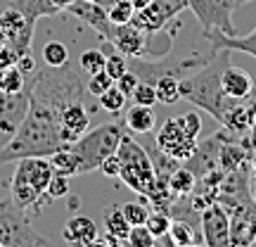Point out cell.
Wrapping results in <instances>:
<instances>
[{
	"label": "cell",
	"mask_w": 256,
	"mask_h": 247,
	"mask_svg": "<svg viewBox=\"0 0 256 247\" xmlns=\"http://www.w3.org/2000/svg\"><path fill=\"white\" fill-rule=\"evenodd\" d=\"M62 147H66V143L62 138L60 112L52 105L43 102L40 98L31 95L28 112L19 131L0 150V166L24 159V157H50Z\"/></svg>",
	"instance_id": "6da1fadb"
},
{
	"label": "cell",
	"mask_w": 256,
	"mask_h": 247,
	"mask_svg": "<svg viewBox=\"0 0 256 247\" xmlns=\"http://www.w3.org/2000/svg\"><path fill=\"white\" fill-rule=\"evenodd\" d=\"M228 55L230 50H216L209 62L202 64L197 72L188 74L185 79H180V100H188L194 107L209 112L218 124H223L228 110L238 102L228 95H223V91H220V72L230 62Z\"/></svg>",
	"instance_id": "7a4b0ae2"
},
{
	"label": "cell",
	"mask_w": 256,
	"mask_h": 247,
	"mask_svg": "<svg viewBox=\"0 0 256 247\" xmlns=\"http://www.w3.org/2000/svg\"><path fill=\"white\" fill-rule=\"evenodd\" d=\"M121 138H124V128L119 124H100V126L86 131L66 147L78 157L81 174H90L95 169H100L104 157L114 155L119 150Z\"/></svg>",
	"instance_id": "3957f363"
},
{
	"label": "cell",
	"mask_w": 256,
	"mask_h": 247,
	"mask_svg": "<svg viewBox=\"0 0 256 247\" xmlns=\"http://www.w3.org/2000/svg\"><path fill=\"white\" fill-rule=\"evenodd\" d=\"M116 155H119V159H121L119 178L133 192L147 195L150 188H152V183H154V166H152V159L147 155L145 145H140L136 138H130L124 133Z\"/></svg>",
	"instance_id": "277c9868"
},
{
	"label": "cell",
	"mask_w": 256,
	"mask_h": 247,
	"mask_svg": "<svg viewBox=\"0 0 256 247\" xmlns=\"http://www.w3.org/2000/svg\"><path fill=\"white\" fill-rule=\"evenodd\" d=\"M0 242L2 247L50 245V240L36 233V228L31 226L26 211L19 209L10 197L0 200Z\"/></svg>",
	"instance_id": "5b68a950"
},
{
	"label": "cell",
	"mask_w": 256,
	"mask_h": 247,
	"mask_svg": "<svg viewBox=\"0 0 256 247\" xmlns=\"http://www.w3.org/2000/svg\"><path fill=\"white\" fill-rule=\"evenodd\" d=\"M28 102H31V76H28V83L24 91H0V150L8 145L19 131V126H22V121H24L28 112Z\"/></svg>",
	"instance_id": "8992f818"
},
{
	"label": "cell",
	"mask_w": 256,
	"mask_h": 247,
	"mask_svg": "<svg viewBox=\"0 0 256 247\" xmlns=\"http://www.w3.org/2000/svg\"><path fill=\"white\" fill-rule=\"evenodd\" d=\"M188 8L194 12L202 34L204 31L235 34V24H232V15L238 10L235 0H188Z\"/></svg>",
	"instance_id": "52a82bcc"
},
{
	"label": "cell",
	"mask_w": 256,
	"mask_h": 247,
	"mask_svg": "<svg viewBox=\"0 0 256 247\" xmlns=\"http://www.w3.org/2000/svg\"><path fill=\"white\" fill-rule=\"evenodd\" d=\"M197 140L200 138L190 136L188 131L183 128L180 119L174 117V119H166L159 131L154 133V143L159 150H164L168 157H174L178 162H185L188 157L194 152V147H197Z\"/></svg>",
	"instance_id": "ba28073f"
},
{
	"label": "cell",
	"mask_w": 256,
	"mask_h": 247,
	"mask_svg": "<svg viewBox=\"0 0 256 247\" xmlns=\"http://www.w3.org/2000/svg\"><path fill=\"white\" fill-rule=\"evenodd\" d=\"M218 202L223 207H238L254 202L252 195V162H244L242 166L226 174L223 183L218 188Z\"/></svg>",
	"instance_id": "9c48e42d"
},
{
	"label": "cell",
	"mask_w": 256,
	"mask_h": 247,
	"mask_svg": "<svg viewBox=\"0 0 256 247\" xmlns=\"http://www.w3.org/2000/svg\"><path fill=\"white\" fill-rule=\"evenodd\" d=\"M200 226H202V238L206 247H228L230 245V216L228 209L214 202L200 214Z\"/></svg>",
	"instance_id": "30bf717a"
},
{
	"label": "cell",
	"mask_w": 256,
	"mask_h": 247,
	"mask_svg": "<svg viewBox=\"0 0 256 247\" xmlns=\"http://www.w3.org/2000/svg\"><path fill=\"white\" fill-rule=\"evenodd\" d=\"M0 27H2V31H5L8 43L17 50L19 55L31 53V41H34V29H36V24L28 22L14 5L8 8L2 15H0Z\"/></svg>",
	"instance_id": "8fae6325"
},
{
	"label": "cell",
	"mask_w": 256,
	"mask_h": 247,
	"mask_svg": "<svg viewBox=\"0 0 256 247\" xmlns=\"http://www.w3.org/2000/svg\"><path fill=\"white\" fill-rule=\"evenodd\" d=\"M230 216V245L247 247L256 242V202L226 207Z\"/></svg>",
	"instance_id": "7c38bea8"
},
{
	"label": "cell",
	"mask_w": 256,
	"mask_h": 247,
	"mask_svg": "<svg viewBox=\"0 0 256 247\" xmlns=\"http://www.w3.org/2000/svg\"><path fill=\"white\" fill-rule=\"evenodd\" d=\"M223 136H226V131H216L211 138L206 140H197V147H194V152H192L188 159L183 162V166H188L192 174L197 176H204L214 171V169H218V162H220V145H223Z\"/></svg>",
	"instance_id": "4fadbf2b"
},
{
	"label": "cell",
	"mask_w": 256,
	"mask_h": 247,
	"mask_svg": "<svg viewBox=\"0 0 256 247\" xmlns=\"http://www.w3.org/2000/svg\"><path fill=\"white\" fill-rule=\"evenodd\" d=\"M107 43L114 46V50H119L121 55L126 57H145L147 53V34L136 29L130 22L128 24H114Z\"/></svg>",
	"instance_id": "5bb4252c"
},
{
	"label": "cell",
	"mask_w": 256,
	"mask_h": 247,
	"mask_svg": "<svg viewBox=\"0 0 256 247\" xmlns=\"http://www.w3.org/2000/svg\"><path fill=\"white\" fill-rule=\"evenodd\" d=\"M64 12H69V15H74V17H78L81 22H86L92 31L100 34L102 41L110 38L114 24H112L110 17H107V8H104V5L95 3V0H74Z\"/></svg>",
	"instance_id": "9a60e30c"
},
{
	"label": "cell",
	"mask_w": 256,
	"mask_h": 247,
	"mask_svg": "<svg viewBox=\"0 0 256 247\" xmlns=\"http://www.w3.org/2000/svg\"><path fill=\"white\" fill-rule=\"evenodd\" d=\"M60 124H62V138L66 145H72L78 136H83L90 126V114L86 110L83 100L66 102L60 110Z\"/></svg>",
	"instance_id": "2e32d148"
},
{
	"label": "cell",
	"mask_w": 256,
	"mask_h": 247,
	"mask_svg": "<svg viewBox=\"0 0 256 247\" xmlns=\"http://www.w3.org/2000/svg\"><path fill=\"white\" fill-rule=\"evenodd\" d=\"M220 91L232 100H247L254 95V81L247 69L228 62L220 72Z\"/></svg>",
	"instance_id": "e0dca14e"
},
{
	"label": "cell",
	"mask_w": 256,
	"mask_h": 247,
	"mask_svg": "<svg viewBox=\"0 0 256 247\" xmlns=\"http://www.w3.org/2000/svg\"><path fill=\"white\" fill-rule=\"evenodd\" d=\"M204 38L211 43L214 50H230V53H247L256 57V29L247 36L238 34H223V31H204Z\"/></svg>",
	"instance_id": "ac0fdd59"
},
{
	"label": "cell",
	"mask_w": 256,
	"mask_h": 247,
	"mask_svg": "<svg viewBox=\"0 0 256 247\" xmlns=\"http://www.w3.org/2000/svg\"><path fill=\"white\" fill-rule=\"evenodd\" d=\"M17 166L26 174L28 183L34 185L40 195H46L48 183L55 174V166L50 162V157H24V159H17Z\"/></svg>",
	"instance_id": "d6986e66"
},
{
	"label": "cell",
	"mask_w": 256,
	"mask_h": 247,
	"mask_svg": "<svg viewBox=\"0 0 256 247\" xmlns=\"http://www.w3.org/2000/svg\"><path fill=\"white\" fill-rule=\"evenodd\" d=\"M62 235L66 242L72 245H98V223L90 219V216H72V219L64 223Z\"/></svg>",
	"instance_id": "ffe728a7"
},
{
	"label": "cell",
	"mask_w": 256,
	"mask_h": 247,
	"mask_svg": "<svg viewBox=\"0 0 256 247\" xmlns=\"http://www.w3.org/2000/svg\"><path fill=\"white\" fill-rule=\"evenodd\" d=\"M40 197H43V195L28 183L26 174L17 166V169H14V174H12V181H10V200L14 202L19 209L26 211V209H31V207H36Z\"/></svg>",
	"instance_id": "44dd1931"
},
{
	"label": "cell",
	"mask_w": 256,
	"mask_h": 247,
	"mask_svg": "<svg viewBox=\"0 0 256 247\" xmlns=\"http://www.w3.org/2000/svg\"><path fill=\"white\" fill-rule=\"evenodd\" d=\"M130 24L140 31H145V34H152V31H159V29H166L168 24V19L164 17V12L156 8L154 3H150L145 8H140L133 12V17H130Z\"/></svg>",
	"instance_id": "7402d4cb"
},
{
	"label": "cell",
	"mask_w": 256,
	"mask_h": 247,
	"mask_svg": "<svg viewBox=\"0 0 256 247\" xmlns=\"http://www.w3.org/2000/svg\"><path fill=\"white\" fill-rule=\"evenodd\" d=\"M154 124H156V119H154V110H152V107L133 105V107L126 112V128L133 131L136 136H147V133H152Z\"/></svg>",
	"instance_id": "603a6c76"
},
{
	"label": "cell",
	"mask_w": 256,
	"mask_h": 247,
	"mask_svg": "<svg viewBox=\"0 0 256 247\" xmlns=\"http://www.w3.org/2000/svg\"><path fill=\"white\" fill-rule=\"evenodd\" d=\"M168 238L174 247H190V245H204L202 230L194 228L192 223L183 219H171V228H168Z\"/></svg>",
	"instance_id": "cb8c5ba5"
},
{
	"label": "cell",
	"mask_w": 256,
	"mask_h": 247,
	"mask_svg": "<svg viewBox=\"0 0 256 247\" xmlns=\"http://www.w3.org/2000/svg\"><path fill=\"white\" fill-rule=\"evenodd\" d=\"M12 5H14L28 22H34V24L43 17H55V15H60V10H57L50 0H12Z\"/></svg>",
	"instance_id": "d4e9b609"
},
{
	"label": "cell",
	"mask_w": 256,
	"mask_h": 247,
	"mask_svg": "<svg viewBox=\"0 0 256 247\" xmlns=\"http://www.w3.org/2000/svg\"><path fill=\"white\" fill-rule=\"evenodd\" d=\"M104 233H110L114 238H119L121 242H126L128 233H130V223L124 216L121 204H112L110 209L104 211Z\"/></svg>",
	"instance_id": "484cf974"
},
{
	"label": "cell",
	"mask_w": 256,
	"mask_h": 247,
	"mask_svg": "<svg viewBox=\"0 0 256 247\" xmlns=\"http://www.w3.org/2000/svg\"><path fill=\"white\" fill-rule=\"evenodd\" d=\"M154 91H156V100L162 105H174L180 100V79L174 74H164L154 81Z\"/></svg>",
	"instance_id": "4316f807"
},
{
	"label": "cell",
	"mask_w": 256,
	"mask_h": 247,
	"mask_svg": "<svg viewBox=\"0 0 256 247\" xmlns=\"http://www.w3.org/2000/svg\"><path fill=\"white\" fill-rule=\"evenodd\" d=\"M194 185H197V176L192 174L188 166H176L171 176H168V188L174 190L176 197H185V195H190L194 190Z\"/></svg>",
	"instance_id": "83f0119b"
},
{
	"label": "cell",
	"mask_w": 256,
	"mask_h": 247,
	"mask_svg": "<svg viewBox=\"0 0 256 247\" xmlns=\"http://www.w3.org/2000/svg\"><path fill=\"white\" fill-rule=\"evenodd\" d=\"M50 162L55 166L57 174H64V176H81V166H78V157L74 155L69 147H62V150H57L50 155Z\"/></svg>",
	"instance_id": "f1b7e54d"
},
{
	"label": "cell",
	"mask_w": 256,
	"mask_h": 247,
	"mask_svg": "<svg viewBox=\"0 0 256 247\" xmlns=\"http://www.w3.org/2000/svg\"><path fill=\"white\" fill-rule=\"evenodd\" d=\"M26 83H28V76L19 69L17 64H12V67H5V69H2V76H0V91L19 93V91L26 88Z\"/></svg>",
	"instance_id": "f546056e"
},
{
	"label": "cell",
	"mask_w": 256,
	"mask_h": 247,
	"mask_svg": "<svg viewBox=\"0 0 256 247\" xmlns=\"http://www.w3.org/2000/svg\"><path fill=\"white\" fill-rule=\"evenodd\" d=\"M98 100H100V107L104 112H110V114H121V112L126 110L128 95H126V93H121V88L114 83L112 88H107V91L102 93Z\"/></svg>",
	"instance_id": "4dcf8cb0"
},
{
	"label": "cell",
	"mask_w": 256,
	"mask_h": 247,
	"mask_svg": "<svg viewBox=\"0 0 256 247\" xmlns=\"http://www.w3.org/2000/svg\"><path fill=\"white\" fill-rule=\"evenodd\" d=\"M121 211H124V216H126V221L130 226H140V223L147 221L152 207H150V202H147L145 197H140V202H124V204H121Z\"/></svg>",
	"instance_id": "1f68e13d"
},
{
	"label": "cell",
	"mask_w": 256,
	"mask_h": 247,
	"mask_svg": "<svg viewBox=\"0 0 256 247\" xmlns=\"http://www.w3.org/2000/svg\"><path fill=\"white\" fill-rule=\"evenodd\" d=\"M43 62L46 67H62L69 62V48L62 41H48L43 46Z\"/></svg>",
	"instance_id": "d6a6232c"
},
{
	"label": "cell",
	"mask_w": 256,
	"mask_h": 247,
	"mask_svg": "<svg viewBox=\"0 0 256 247\" xmlns=\"http://www.w3.org/2000/svg\"><path fill=\"white\" fill-rule=\"evenodd\" d=\"M104 62H107V55H104L102 50H98V48H90V50H83L81 53V57H78V69L90 76V74L104 69Z\"/></svg>",
	"instance_id": "836d02e7"
},
{
	"label": "cell",
	"mask_w": 256,
	"mask_h": 247,
	"mask_svg": "<svg viewBox=\"0 0 256 247\" xmlns=\"http://www.w3.org/2000/svg\"><path fill=\"white\" fill-rule=\"evenodd\" d=\"M145 226L152 230V235H154L156 240L166 238V235H168V228H171V216L162 209H152L145 221Z\"/></svg>",
	"instance_id": "e575fe53"
},
{
	"label": "cell",
	"mask_w": 256,
	"mask_h": 247,
	"mask_svg": "<svg viewBox=\"0 0 256 247\" xmlns=\"http://www.w3.org/2000/svg\"><path fill=\"white\" fill-rule=\"evenodd\" d=\"M133 12H136V8H133L130 0H114L107 5V17H110L112 24H128Z\"/></svg>",
	"instance_id": "d590c367"
},
{
	"label": "cell",
	"mask_w": 256,
	"mask_h": 247,
	"mask_svg": "<svg viewBox=\"0 0 256 247\" xmlns=\"http://www.w3.org/2000/svg\"><path fill=\"white\" fill-rule=\"evenodd\" d=\"M126 245H130V247H154L156 238L152 235V230L147 228L145 223H140V226H130Z\"/></svg>",
	"instance_id": "8d00e7d4"
},
{
	"label": "cell",
	"mask_w": 256,
	"mask_h": 247,
	"mask_svg": "<svg viewBox=\"0 0 256 247\" xmlns=\"http://www.w3.org/2000/svg\"><path fill=\"white\" fill-rule=\"evenodd\" d=\"M112 86H114V79L104 69H100V72L90 74V79L86 83V91L90 93V95H95V98H100L102 93L107 91V88H112Z\"/></svg>",
	"instance_id": "74e56055"
},
{
	"label": "cell",
	"mask_w": 256,
	"mask_h": 247,
	"mask_svg": "<svg viewBox=\"0 0 256 247\" xmlns=\"http://www.w3.org/2000/svg\"><path fill=\"white\" fill-rule=\"evenodd\" d=\"M133 102L136 105H145V107H154L156 102V91H154V83H147V81H140L133 91Z\"/></svg>",
	"instance_id": "f35d334b"
},
{
	"label": "cell",
	"mask_w": 256,
	"mask_h": 247,
	"mask_svg": "<svg viewBox=\"0 0 256 247\" xmlns=\"http://www.w3.org/2000/svg\"><path fill=\"white\" fill-rule=\"evenodd\" d=\"M46 195L50 197V200H60V197H64V195H69V176L64 174H52V178H50V183H48V190Z\"/></svg>",
	"instance_id": "ab89813d"
},
{
	"label": "cell",
	"mask_w": 256,
	"mask_h": 247,
	"mask_svg": "<svg viewBox=\"0 0 256 247\" xmlns=\"http://www.w3.org/2000/svg\"><path fill=\"white\" fill-rule=\"evenodd\" d=\"M128 69V57L126 55H121L119 50L116 53H112V55H107V62H104V72L110 74L112 79L116 81L121 74Z\"/></svg>",
	"instance_id": "60d3db41"
},
{
	"label": "cell",
	"mask_w": 256,
	"mask_h": 247,
	"mask_svg": "<svg viewBox=\"0 0 256 247\" xmlns=\"http://www.w3.org/2000/svg\"><path fill=\"white\" fill-rule=\"evenodd\" d=\"M152 3L164 12V17L168 19V22H174L183 10H188V0H152Z\"/></svg>",
	"instance_id": "b9f144b4"
},
{
	"label": "cell",
	"mask_w": 256,
	"mask_h": 247,
	"mask_svg": "<svg viewBox=\"0 0 256 247\" xmlns=\"http://www.w3.org/2000/svg\"><path fill=\"white\" fill-rule=\"evenodd\" d=\"M180 119V124H183V128L190 133V136L194 138H200V131H202V117H200V112H185V114H180L178 117Z\"/></svg>",
	"instance_id": "7bdbcfd3"
},
{
	"label": "cell",
	"mask_w": 256,
	"mask_h": 247,
	"mask_svg": "<svg viewBox=\"0 0 256 247\" xmlns=\"http://www.w3.org/2000/svg\"><path fill=\"white\" fill-rule=\"evenodd\" d=\"M114 83L121 88V93H126L128 98H130V95H133V91H136V86L140 83V79H138V74L133 72V69H126V72L121 74Z\"/></svg>",
	"instance_id": "ee69618b"
},
{
	"label": "cell",
	"mask_w": 256,
	"mask_h": 247,
	"mask_svg": "<svg viewBox=\"0 0 256 247\" xmlns=\"http://www.w3.org/2000/svg\"><path fill=\"white\" fill-rule=\"evenodd\" d=\"M100 171L104 176H110V178H119V171H121V159H119V155L114 152V155L104 157V159H102V164H100Z\"/></svg>",
	"instance_id": "f6af8a7d"
},
{
	"label": "cell",
	"mask_w": 256,
	"mask_h": 247,
	"mask_svg": "<svg viewBox=\"0 0 256 247\" xmlns=\"http://www.w3.org/2000/svg\"><path fill=\"white\" fill-rule=\"evenodd\" d=\"M17 60H19V53L10 46V43L0 46V67H2V69H5V67H12V64H17Z\"/></svg>",
	"instance_id": "bcb514c9"
},
{
	"label": "cell",
	"mask_w": 256,
	"mask_h": 247,
	"mask_svg": "<svg viewBox=\"0 0 256 247\" xmlns=\"http://www.w3.org/2000/svg\"><path fill=\"white\" fill-rule=\"evenodd\" d=\"M17 67H19V69H22L24 74H26V76H31V74L36 72V62H34V57H31V53H26V55H19Z\"/></svg>",
	"instance_id": "7dc6e473"
},
{
	"label": "cell",
	"mask_w": 256,
	"mask_h": 247,
	"mask_svg": "<svg viewBox=\"0 0 256 247\" xmlns=\"http://www.w3.org/2000/svg\"><path fill=\"white\" fill-rule=\"evenodd\" d=\"M240 140H242V145H244L249 152L254 155V152H256V117H254V124H252V131H249V133H244V136H240Z\"/></svg>",
	"instance_id": "c3c4849f"
},
{
	"label": "cell",
	"mask_w": 256,
	"mask_h": 247,
	"mask_svg": "<svg viewBox=\"0 0 256 247\" xmlns=\"http://www.w3.org/2000/svg\"><path fill=\"white\" fill-rule=\"evenodd\" d=\"M50 3H52V5H55V8L60 10V12H64V10L69 8V5H72L74 0H50Z\"/></svg>",
	"instance_id": "681fc988"
},
{
	"label": "cell",
	"mask_w": 256,
	"mask_h": 247,
	"mask_svg": "<svg viewBox=\"0 0 256 247\" xmlns=\"http://www.w3.org/2000/svg\"><path fill=\"white\" fill-rule=\"evenodd\" d=\"M130 3H133V8L136 10H140V8H145V5H150L152 0H130Z\"/></svg>",
	"instance_id": "f907efd6"
},
{
	"label": "cell",
	"mask_w": 256,
	"mask_h": 247,
	"mask_svg": "<svg viewBox=\"0 0 256 247\" xmlns=\"http://www.w3.org/2000/svg\"><path fill=\"white\" fill-rule=\"evenodd\" d=\"M8 43V38H5V31H2V27H0V46H5Z\"/></svg>",
	"instance_id": "816d5d0a"
},
{
	"label": "cell",
	"mask_w": 256,
	"mask_h": 247,
	"mask_svg": "<svg viewBox=\"0 0 256 247\" xmlns=\"http://www.w3.org/2000/svg\"><path fill=\"white\" fill-rule=\"evenodd\" d=\"M247 3H252V0H235V5H238V8H242V5H247Z\"/></svg>",
	"instance_id": "f5cc1de1"
},
{
	"label": "cell",
	"mask_w": 256,
	"mask_h": 247,
	"mask_svg": "<svg viewBox=\"0 0 256 247\" xmlns=\"http://www.w3.org/2000/svg\"><path fill=\"white\" fill-rule=\"evenodd\" d=\"M0 247H2V242H0Z\"/></svg>",
	"instance_id": "db71d44e"
}]
</instances>
